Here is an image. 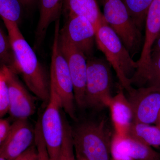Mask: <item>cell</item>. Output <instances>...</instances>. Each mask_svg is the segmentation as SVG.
Here are the masks:
<instances>
[{
	"label": "cell",
	"mask_w": 160,
	"mask_h": 160,
	"mask_svg": "<svg viewBox=\"0 0 160 160\" xmlns=\"http://www.w3.org/2000/svg\"><path fill=\"white\" fill-rule=\"evenodd\" d=\"M2 20L14 55L16 73H21L29 90L43 102L48 104L50 98V81L45 69L23 36L18 24Z\"/></svg>",
	"instance_id": "6da1fadb"
},
{
	"label": "cell",
	"mask_w": 160,
	"mask_h": 160,
	"mask_svg": "<svg viewBox=\"0 0 160 160\" xmlns=\"http://www.w3.org/2000/svg\"><path fill=\"white\" fill-rule=\"evenodd\" d=\"M95 42L114 69L121 86L128 92L132 90L130 79L136 72L137 63L105 20L96 29Z\"/></svg>",
	"instance_id": "7a4b0ae2"
},
{
	"label": "cell",
	"mask_w": 160,
	"mask_h": 160,
	"mask_svg": "<svg viewBox=\"0 0 160 160\" xmlns=\"http://www.w3.org/2000/svg\"><path fill=\"white\" fill-rule=\"evenodd\" d=\"M75 152L87 160H111V132L104 120L88 122L72 129Z\"/></svg>",
	"instance_id": "3957f363"
},
{
	"label": "cell",
	"mask_w": 160,
	"mask_h": 160,
	"mask_svg": "<svg viewBox=\"0 0 160 160\" xmlns=\"http://www.w3.org/2000/svg\"><path fill=\"white\" fill-rule=\"evenodd\" d=\"M84 107L94 109L108 107L112 97V75L109 63L102 59L87 58Z\"/></svg>",
	"instance_id": "277c9868"
},
{
	"label": "cell",
	"mask_w": 160,
	"mask_h": 160,
	"mask_svg": "<svg viewBox=\"0 0 160 160\" xmlns=\"http://www.w3.org/2000/svg\"><path fill=\"white\" fill-rule=\"evenodd\" d=\"M104 19L118 36L132 57L139 51L142 44L141 31L135 24L122 0H100Z\"/></svg>",
	"instance_id": "5b68a950"
},
{
	"label": "cell",
	"mask_w": 160,
	"mask_h": 160,
	"mask_svg": "<svg viewBox=\"0 0 160 160\" xmlns=\"http://www.w3.org/2000/svg\"><path fill=\"white\" fill-rule=\"evenodd\" d=\"M52 52L50 81L54 84L65 112L73 119H76L73 84L68 65L60 50L59 36L60 19L56 21Z\"/></svg>",
	"instance_id": "8992f818"
},
{
	"label": "cell",
	"mask_w": 160,
	"mask_h": 160,
	"mask_svg": "<svg viewBox=\"0 0 160 160\" xmlns=\"http://www.w3.org/2000/svg\"><path fill=\"white\" fill-rule=\"evenodd\" d=\"M49 102L40 121L41 130L50 160H58L62 143V102L53 83L50 81Z\"/></svg>",
	"instance_id": "52a82bcc"
},
{
	"label": "cell",
	"mask_w": 160,
	"mask_h": 160,
	"mask_svg": "<svg viewBox=\"0 0 160 160\" xmlns=\"http://www.w3.org/2000/svg\"><path fill=\"white\" fill-rule=\"evenodd\" d=\"M59 45L71 75L75 103L79 107L83 108L87 77V58L62 30L59 36Z\"/></svg>",
	"instance_id": "ba28073f"
},
{
	"label": "cell",
	"mask_w": 160,
	"mask_h": 160,
	"mask_svg": "<svg viewBox=\"0 0 160 160\" xmlns=\"http://www.w3.org/2000/svg\"><path fill=\"white\" fill-rule=\"evenodd\" d=\"M132 110V122L155 123L160 111V87L142 86L128 92Z\"/></svg>",
	"instance_id": "9c48e42d"
},
{
	"label": "cell",
	"mask_w": 160,
	"mask_h": 160,
	"mask_svg": "<svg viewBox=\"0 0 160 160\" xmlns=\"http://www.w3.org/2000/svg\"><path fill=\"white\" fill-rule=\"evenodd\" d=\"M9 95V112L15 120L28 119L36 110L33 98L12 69L2 67Z\"/></svg>",
	"instance_id": "30bf717a"
},
{
	"label": "cell",
	"mask_w": 160,
	"mask_h": 160,
	"mask_svg": "<svg viewBox=\"0 0 160 160\" xmlns=\"http://www.w3.org/2000/svg\"><path fill=\"white\" fill-rule=\"evenodd\" d=\"M34 136V129L28 119L16 120L0 146V156L7 160L15 159L33 144Z\"/></svg>",
	"instance_id": "8fae6325"
},
{
	"label": "cell",
	"mask_w": 160,
	"mask_h": 160,
	"mask_svg": "<svg viewBox=\"0 0 160 160\" xmlns=\"http://www.w3.org/2000/svg\"><path fill=\"white\" fill-rule=\"evenodd\" d=\"M62 31L87 58L92 56L96 29L89 20L83 17L68 14V19Z\"/></svg>",
	"instance_id": "7c38bea8"
},
{
	"label": "cell",
	"mask_w": 160,
	"mask_h": 160,
	"mask_svg": "<svg viewBox=\"0 0 160 160\" xmlns=\"http://www.w3.org/2000/svg\"><path fill=\"white\" fill-rule=\"evenodd\" d=\"M146 34L136 73L142 71L150 62L152 46L160 33V0H153L149 6L146 20Z\"/></svg>",
	"instance_id": "4fadbf2b"
},
{
	"label": "cell",
	"mask_w": 160,
	"mask_h": 160,
	"mask_svg": "<svg viewBox=\"0 0 160 160\" xmlns=\"http://www.w3.org/2000/svg\"><path fill=\"white\" fill-rule=\"evenodd\" d=\"M107 107L110 110L115 133L122 136H128L133 117L130 103L122 89L112 97Z\"/></svg>",
	"instance_id": "5bb4252c"
},
{
	"label": "cell",
	"mask_w": 160,
	"mask_h": 160,
	"mask_svg": "<svg viewBox=\"0 0 160 160\" xmlns=\"http://www.w3.org/2000/svg\"><path fill=\"white\" fill-rule=\"evenodd\" d=\"M64 0H38L40 15L35 32V48H39L46 37L47 29L59 19Z\"/></svg>",
	"instance_id": "9a60e30c"
},
{
	"label": "cell",
	"mask_w": 160,
	"mask_h": 160,
	"mask_svg": "<svg viewBox=\"0 0 160 160\" xmlns=\"http://www.w3.org/2000/svg\"><path fill=\"white\" fill-rule=\"evenodd\" d=\"M63 5L67 14L86 18L96 29L105 20L96 0H64Z\"/></svg>",
	"instance_id": "2e32d148"
},
{
	"label": "cell",
	"mask_w": 160,
	"mask_h": 160,
	"mask_svg": "<svg viewBox=\"0 0 160 160\" xmlns=\"http://www.w3.org/2000/svg\"><path fill=\"white\" fill-rule=\"evenodd\" d=\"M124 154L131 160H160V153L151 146L127 136L121 137Z\"/></svg>",
	"instance_id": "e0dca14e"
},
{
	"label": "cell",
	"mask_w": 160,
	"mask_h": 160,
	"mask_svg": "<svg viewBox=\"0 0 160 160\" xmlns=\"http://www.w3.org/2000/svg\"><path fill=\"white\" fill-rule=\"evenodd\" d=\"M131 84L142 86L160 87V52H152L150 62L142 71L135 73L130 79Z\"/></svg>",
	"instance_id": "ac0fdd59"
},
{
	"label": "cell",
	"mask_w": 160,
	"mask_h": 160,
	"mask_svg": "<svg viewBox=\"0 0 160 160\" xmlns=\"http://www.w3.org/2000/svg\"><path fill=\"white\" fill-rule=\"evenodd\" d=\"M128 136L151 147L160 146V129L157 126L132 122Z\"/></svg>",
	"instance_id": "d6986e66"
},
{
	"label": "cell",
	"mask_w": 160,
	"mask_h": 160,
	"mask_svg": "<svg viewBox=\"0 0 160 160\" xmlns=\"http://www.w3.org/2000/svg\"><path fill=\"white\" fill-rule=\"evenodd\" d=\"M135 24L142 30L149 6L153 0H122Z\"/></svg>",
	"instance_id": "ffe728a7"
},
{
	"label": "cell",
	"mask_w": 160,
	"mask_h": 160,
	"mask_svg": "<svg viewBox=\"0 0 160 160\" xmlns=\"http://www.w3.org/2000/svg\"><path fill=\"white\" fill-rule=\"evenodd\" d=\"M23 7L19 0H0V17L18 24L22 16Z\"/></svg>",
	"instance_id": "44dd1931"
},
{
	"label": "cell",
	"mask_w": 160,
	"mask_h": 160,
	"mask_svg": "<svg viewBox=\"0 0 160 160\" xmlns=\"http://www.w3.org/2000/svg\"><path fill=\"white\" fill-rule=\"evenodd\" d=\"M63 137L58 160H76L72 137V128L62 115Z\"/></svg>",
	"instance_id": "7402d4cb"
},
{
	"label": "cell",
	"mask_w": 160,
	"mask_h": 160,
	"mask_svg": "<svg viewBox=\"0 0 160 160\" xmlns=\"http://www.w3.org/2000/svg\"><path fill=\"white\" fill-rule=\"evenodd\" d=\"M0 65L9 67L16 72L15 61L8 35L0 26Z\"/></svg>",
	"instance_id": "603a6c76"
},
{
	"label": "cell",
	"mask_w": 160,
	"mask_h": 160,
	"mask_svg": "<svg viewBox=\"0 0 160 160\" xmlns=\"http://www.w3.org/2000/svg\"><path fill=\"white\" fill-rule=\"evenodd\" d=\"M34 131V144L36 148L38 160H50L42 134L40 121L37 124Z\"/></svg>",
	"instance_id": "cb8c5ba5"
},
{
	"label": "cell",
	"mask_w": 160,
	"mask_h": 160,
	"mask_svg": "<svg viewBox=\"0 0 160 160\" xmlns=\"http://www.w3.org/2000/svg\"><path fill=\"white\" fill-rule=\"evenodd\" d=\"M9 95L8 87L2 69H0V118L9 111Z\"/></svg>",
	"instance_id": "d4e9b609"
},
{
	"label": "cell",
	"mask_w": 160,
	"mask_h": 160,
	"mask_svg": "<svg viewBox=\"0 0 160 160\" xmlns=\"http://www.w3.org/2000/svg\"><path fill=\"white\" fill-rule=\"evenodd\" d=\"M37 159V154L34 142V144L29 149L13 160H36Z\"/></svg>",
	"instance_id": "484cf974"
},
{
	"label": "cell",
	"mask_w": 160,
	"mask_h": 160,
	"mask_svg": "<svg viewBox=\"0 0 160 160\" xmlns=\"http://www.w3.org/2000/svg\"><path fill=\"white\" fill-rule=\"evenodd\" d=\"M7 120L0 118V146L6 138L10 127Z\"/></svg>",
	"instance_id": "4316f807"
},
{
	"label": "cell",
	"mask_w": 160,
	"mask_h": 160,
	"mask_svg": "<svg viewBox=\"0 0 160 160\" xmlns=\"http://www.w3.org/2000/svg\"><path fill=\"white\" fill-rule=\"evenodd\" d=\"M160 52V33L152 46V52Z\"/></svg>",
	"instance_id": "83f0119b"
},
{
	"label": "cell",
	"mask_w": 160,
	"mask_h": 160,
	"mask_svg": "<svg viewBox=\"0 0 160 160\" xmlns=\"http://www.w3.org/2000/svg\"><path fill=\"white\" fill-rule=\"evenodd\" d=\"M36 0H19L23 7H28L31 6L35 2Z\"/></svg>",
	"instance_id": "f1b7e54d"
},
{
	"label": "cell",
	"mask_w": 160,
	"mask_h": 160,
	"mask_svg": "<svg viewBox=\"0 0 160 160\" xmlns=\"http://www.w3.org/2000/svg\"><path fill=\"white\" fill-rule=\"evenodd\" d=\"M155 124H156V126L160 129V111L159 112L158 115L157 119Z\"/></svg>",
	"instance_id": "f546056e"
},
{
	"label": "cell",
	"mask_w": 160,
	"mask_h": 160,
	"mask_svg": "<svg viewBox=\"0 0 160 160\" xmlns=\"http://www.w3.org/2000/svg\"><path fill=\"white\" fill-rule=\"evenodd\" d=\"M76 160H87L85 158H83L82 156L80 155L76 154Z\"/></svg>",
	"instance_id": "4dcf8cb0"
},
{
	"label": "cell",
	"mask_w": 160,
	"mask_h": 160,
	"mask_svg": "<svg viewBox=\"0 0 160 160\" xmlns=\"http://www.w3.org/2000/svg\"><path fill=\"white\" fill-rule=\"evenodd\" d=\"M0 160H7L5 158L2 157L0 156Z\"/></svg>",
	"instance_id": "1f68e13d"
},
{
	"label": "cell",
	"mask_w": 160,
	"mask_h": 160,
	"mask_svg": "<svg viewBox=\"0 0 160 160\" xmlns=\"http://www.w3.org/2000/svg\"><path fill=\"white\" fill-rule=\"evenodd\" d=\"M38 160V159H37V160Z\"/></svg>",
	"instance_id": "d6a6232c"
}]
</instances>
